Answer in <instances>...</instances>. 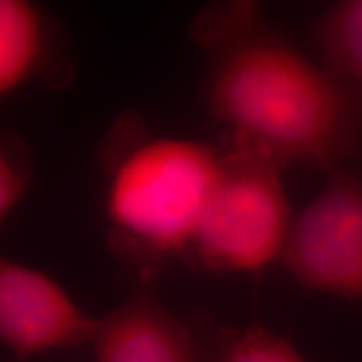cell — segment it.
<instances>
[{"label": "cell", "instance_id": "obj_1", "mask_svg": "<svg viewBox=\"0 0 362 362\" xmlns=\"http://www.w3.org/2000/svg\"><path fill=\"white\" fill-rule=\"evenodd\" d=\"M203 93L232 141L280 165L330 171L362 160V84L302 51L257 2H216L192 24Z\"/></svg>", "mask_w": 362, "mask_h": 362}, {"label": "cell", "instance_id": "obj_3", "mask_svg": "<svg viewBox=\"0 0 362 362\" xmlns=\"http://www.w3.org/2000/svg\"><path fill=\"white\" fill-rule=\"evenodd\" d=\"M284 168L259 149L230 143L185 255L220 274L260 272L282 260L293 221Z\"/></svg>", "mask_w": 362, "mask_h": 362}, {"label": "cell", "instance_id": "obj_10", "mask_svg": "<svg viewBox=\"0 0 362 362\" xmlns=\"http://www.w3.org/2000/svg\"><path fill=\"white\" fill-rule=\"evenodd\" d=\"M216 362H307L287 339L265 327L230 332Z\"/></svg>", "mask_w": 362, "mask_h": 362}, {"label": "cell", "instance_id": "obj_2", "mask_svg": "<svg viewBox=\"0 0 362 362\" xmlns=\"http://www.w3.org/2000/svg\"><path fill=\"white\" fill-rule=\"evenodd\" d=\"M134 128L124 119L107 143L106 218L117 255L146 279L187 253L218 180L221 153Z\"/></svg>", "mask_w": 362, "mask_h": 362}, {"label": "cell", "instance_id": "obj_6", "mask_svg": "<svg viewBox=\"0 0 362 362\" xmlns=\"http://www.w3.org/2000/svg\"><path fill=\"white\" fill-rule=\"evenodd\" d=\"M94 324L56 280L0 255V344L19 359L89 344Z\"/></svg>", "mask_w": 362, "mask_h": 362}, {"label": "cell", "instance_id": "obj_9", "mask_svg": "<svg viewBox=\"0 0 362 362\" xmlns=\"http://www.w3.org/2000/svg\"><path fill=\"white\" fill-rule=\"evenodd\" d=\"M34 178V161L25 143L0 128V226L25 197Z\"/></svg>", "mask_w": 362, "mask_h": 362}, {"label": "cell", "instance_id": "obj_7", "mask_svg": "<svg viewBox=\"0 0 362 362\" xmlns=\"http://www.w3.org/2000/svg\"><path fill=\"white\" fill-rule=\"evenodd\" d=\"M59 34L39 6L0 0V99L35 79L64 78Z\"/></svg>", "mask_w": 362, "mask_h": 362}, {"label": "cell", "instance_id": "obj_4", "mask_svg": "<svg viewBox=\"0 0 362 362\" xmlns=\"http://www.w3.org/2000/svg\"><path fill=\"white\" fill-rule=\"evenodd\" d=\"M280 262L307 291L362 298V160L330 171L293 216Z\"/></svg>", "mask_w": 362, "mask_h": 362}, {"label": "cell", "instance_id": "obj_5", "mask_svg": "<svg viewBox=\"0 0 362 362\" xmlns=\"http://www.w3.org/2000/svg\"><path fill=\"white\" fill-rule=\"evenodd\" d=\"M228 336L203 329L144 291L96 319L89 344L96 362H216Z\"/></svg>", "mask_w": 362, "mask_h": 362}, {"label": "cell", "instance_id": "obj_8", "mask_svg": "<svg viewBox=\"0 0 362 362\" xmlns=\"http://www.w3.org/2000/svg\"><path fill=\"white\" fill-rule=\"evenodd\" d=\"M309 35L325 67L362 84V0L330 4L312 22Z\"/></svg>", "mask_w": 362, "mask_h": 362}]
</instances>
